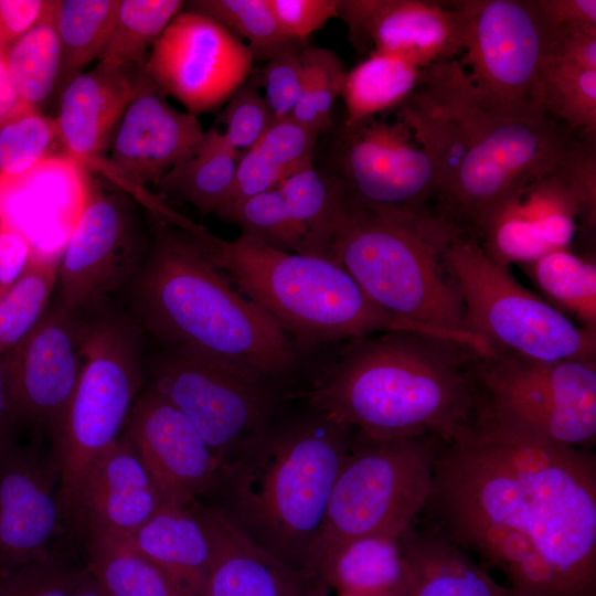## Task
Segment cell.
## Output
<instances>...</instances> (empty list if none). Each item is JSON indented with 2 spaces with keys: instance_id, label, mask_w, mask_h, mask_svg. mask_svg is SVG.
Segmentation results:
<instances>
[{
  "instance_id": "83f0119b",
  "label": "cell",
  "mask_w": 596,
  "mask_h": 596,
  "mask_svg": "<svg viewBox=\"0 0 596 596\" xmlns=\"http://www.w3.org/2000/svg\"><path fill=\"white\" fill-rule=\"evenodd\" d=\"M400 542L411 566L400 596H514L472 556L433 530L414 524Z\"/></svg>"
},
{
  "instance_id": "ac0fdd59",
  "label": "cell",
  "mask_w": 596,
  "mask_h": 596,
  "mask_svg": "<svg viewBox=\"0 0 596 596\" xmlns=\"http://www.w3.org/2000/svg\"><path fill=\"white\" fill-rule=\"evenodd\" d=\"M136 199L89 192L58 264L60 304L76 312L132 280L150 238Z\"/></svg>"
},
{
  "instance_id": "f546056e",
  "label": "cell",
  "mask_w": 596,
  "mask_h": 596,
  "mask_svg": "<svg viewBox=\"0 0 596 596\" xmlns=\"http://www.w3.org/2000/svg\"><path fill=\"white\" fill-rule=\"evenodd\" d=\"M243 152L233 148L213 126L155 187L159 198L174 195L200 213H215L225 201Z\"/></svg>"
},
{
  "instance_id": "7dc6e473",
  "label": "cell",
  "mask_w": 596,
  "mask_h": 596,
  "mask_svg": "<svg viewBox=\"0 0 596 596\" xmlns=\"http://www.w3.org/2000/svg\"><path fill=\"white\" fill-rule=\"evenodd\" d=\"M273 120L289 117L302 88L304 64L299 53H289L267 61L256 71Z\"/></svg>"
},
{
  "instance_id": "7bdbcfd3",
  "label": "cell",
  "mask_w": 596,
  "mask_h": 596,
  "mask_svg": "<svg viewBox=\"0 0 596 596\" xmlns=\"http://www.w3.org/2000/svg\"><path fill=\"white\" fill-rule=\"evenodd\" d=\"M300 57L302 88L289 117L319 135L332 124V109L341 95L345 71L338 55L328 49L306 47Z\"/></svg>"
},
{
  "instance_id": "603a6c76",
  "label": "cell",
  "mask_w": 596,
  "mask_h": 596,
  "mask_svg": "<svg viewBox=\"0 0 596 596\" xmlns=\"http://www.w3.org/2000/svg\"><path fill=\"white\" fill-rule=\"evenodd\" d=\"M124 433L89 464L70 501L66 520L85 539H124L166 505Z\"/></svg>"
},
{
  "instance_id": "52a82bcc",
  "label": "cell",
  "mask_w": 596,
  "mask_h": 596,
  "mask_svg": "<svg viewBox=\"0 0 596 596\" xmlns=\"http://www.w3.org/2000/svg\"><path fill=\"white\" fill-rule=\"evenodd\" d=\"M200 237L235 287L298 344L395 330L439 336L380 308L333 258L280 251L245 233L228 241L205 227Z\"/></svg>"
},
{
  "instance_id": "6f0895ef",
  "label": "cell",
  "mask_w": 596,
  "mask_h": 596,
  "mask_svg": "<svg viewBox=\"0 0 596 596\" xmlns=\"http://www.w3.org/2000/svg\"><path fill=\"white\" fill-rule=\"evenodd\" d=\"M71 596H111L91 574L76 586Z\"/></svg>"
},
{
  "instance_id": "ee69618b",
  "label": "cell",
  "mask_w": 596,
  "mask_h": 596,
  "mask_svg": "<svg viewBox=\"0 0 596 596\" xmlns=\"http://www.w3.org/2000/svg\"><path fill=\"white\" fill-rule=\"evenodd\" d=\"M87 566L57 550L51 556L0 576V596H71Z\"/></svg>"
},
{
  "instance_id": "f35d334b",
  "label": "cell",
  "mask_w": 596,
  "mask_h": 596,
  "mask_svg": "<svg viewBox=\"0 0 596 596\" xmlns=\"http://www.w3.org/2000/svg\"><path fill=\"white\" fill-rule=\"evenodd\" d=\"M60 259L32 253L22 275L0 299V355L22 341L44 317Z\"/></svg>"
},
{
  "instance_id": "d590c367",
  "label": "cell",
  "mask_w": 596,
  "mask_h": 596,
  "mask_svg": "<svg viewBox=\"0 0 596 596\" xmlns=\"http://www.w3.org/2000/svg\"><path fill=\"white\" fill-rule=\"evenodd\" d=\"M184 7L180 0H119L109 41L98 63L145 68L148 53Z\"/></svg>"
},
{
  "instance_id": "d4e9b609",
  "label": "cell",
  "mask_w": 596,
  "mask_h": 596,
  "mask_svg": "<svg viewBox=\"0 0 596 596\" xmlns=\"http://www.w3.org/2000/svg\"><path fill=\"white\" fill-rule=\"evenodd\" d=\"M84 172L65 155L55 156L1 188L0 198L15 196L20 206L2 228L22 234L35 255L61 257L91 192Z\"/></svg>"
},
{
  "instance_id": "ba28073f",
  "label": "cell",
  "mask_w": 596,
  "mask_h": 596,
  "mask_svg": "<svg viewBox=\"0 0 596 596\" xmlns=\"http://www.w3.org/2000/svg\"><path fill=\"white\" fill-rule=\"evenodd\" d=\"M476 437L589 448L596 440V360L542 361L493 351L477 366Z\"/></svg>"
},
{
  "instance_id": "7c38bea8",
  "label": "cell",
  "mask_w": 596,
  "mask_h": 596,
  "mask_svg": "<svg viewBox=\"0 0 596 596\" xmlns=\"http://www.w3.org/2000/svg\"><path fill=\"white\" fill-rule=\"evenodd\" d=\"M596 221V136H581L550 171L514 187L468 232L497 263L528 265L570 249Z\"/></svg>"
},
{
  "instance_id": "680465c9",
  "label": "cell",
  "mask_w": 596,
  "mask_h": 596,
  "mask_svg": "<svg viewBox=\"0 0 596 596\" xmlns=\"http://www.w3.org/2000/svg\"><path fill=\"white\" fill-rule=\"evenodd\" d=\"M301 596H323L321 594H316L315 592H306L305 594H302Z\"/></svg>"
},
{
  "instance_id": "6da1fadb",
  "label": "cell",
  "mask_w": 596,
  "mask_h": 596,
  "mask_svg": "<svg viewBox=\"0 0 596 596\" xmlns=\"http://www.w3.org/2000/svg\"><path fill=\"white\" fill-rule=\"evenodd\" d=\"M422 526L499 571L514 596H596L589 448L441 441Z\"/></svg>"
},
{
  "instance_id": "7a4b0ae2",
  "label": "cell",
  "mask_w": 596,
  "mask_h": 596,
  "mask_svg": "<svg viewBox=\"0 0 596 596\" xmlns=\"http://www.w3.org/2000/svg\"><path fill=\"white\" fill-rule=\"evenodd\" d=\"M396 110L433 162L436 213L464 232L514 187L550 171L582 136L549 116L490 108L458 60L424 68Z\"/></svg>"
},
{
  "instance_id": "2e32d148",
  "label": "cell",
  "mask_w": 596,
  "mask_h": 596,
  "mask_svg": "<svg viewBox=\"0 0 596 596\" xmlns=\"http://www.w3.org/2000/svg\"><path fill=\"white\" fill-rule=\"evenodd\" d=\"M253 63L245 43L223 24L182 10L151 46L145 72L160 94L198 116L224 105L253 73Z\"/></svg>"
},
{
  "instance_id": "7402d4cb",
  "label": "cell",
  "mask_w": 596,
  "mask_h": 596,
  "mask_svg": "<svg viewBox=\"0 0 596 596\" xmlns=\"http://www.w3.org/2000/svg\"><path fill=\"white\" fill-rule=\"evenodd\" d=\"M203 132L198 116L175 109L150 85L126 108L98 172L134 196L156 187Z\"/></svg>"
},
{
  "instance_id": "836d02e7",
  "label": "cell",
  "mask_w": 596,
  "mask_h": 596,
  "mask_svg": "<svg viewBox=\"0 0 596 596\" xmlns=\"http://www.w3.org/2000/svg\"><path fill=\"white\" fill-rule=\"evenodd\" d=\"M55 1L50 0L41 20L6 55L14 94L23 104L36 109L61 76L62 49L54 24Z\"/></svg>"
},
{
  "instance_id": "9c48e42d",
  "label": "cell",
  "mask_w": 596,
  "mask_h": 596,
  "mask_svg": "<svg viewBox=\"0 0 596 596\" xmlns=\"http://www.w3.org/2000/svg\"><path fill=\"white\" fill-rule=\"evenodd\" d=\"M441 441L432 435L375 439L354 430L317 550L318 581L321 565L344 544L368 536L398 539L415 524Z\"/></svg>"
},
{
  "instance_id": "4dcf8cb0",
  "label": "cell",
  "mask_w": 596,
  "mask_h": 596,
  "mask_svg": "<svg viewBox=\"0 0 596 596\" xmlns=\"http://www.w3.org/2000/svg\"><path fill=\"white\" fill-rule=\"evenodd\" d=\"M423 70L396 55L371 51L368 58L345 72L343 128L396 109L417 87Z\"/></svg>"
},
{
  "instance_id": "74e56055",
  "label": "cell",
  "mask_w": 596,
  "mask_h": 596,
  "mask_svg": "<svg viewBox=\"0 0 596 596\" xmlns=\"http://www.w3.org/2000/svg\"><path fill=\"white\" fill-rule=\"evenodd\" d=\"M276 188L304 227L310 253L330 257L333 224L345 194L340 179L324 177L311 167L283 179Z\"/></svg>"
},
{
  "instance_id": "c3c4849f",
  "label": "cell",
  "mask_w": 596,
  "mask_h": 596,
  "mask_svg": "<svg viewBox=\"0 0 596 596\" xmlns=\"http://www.w3.org/2000/svg\"><path fill=\"white\" fill-rule=\"evenodd\" d=\"M268 3L284 34L305 44L313 32L339 14V0H268Z\"/></svg>"
},
{
  "instance_id": "60d3db41",
  "label": "cell",
  "mask_w": 596,
  "mask_h": 596,
  "mask_svg": "<svg viewBox=\"0 0 596 596\" xmlns=\"http://www.w3.org/2000/svg\"><path fill=\"white\" fill-rule=\"evenodd\" d=\"M541 110L572 131L596 136V70L546 62Z\"/></svg>"
},
{
  "instance_id": "d6a6232c",
  "label": "cell",
  "mask_w": 596,
  "mask_h": 596,
  "mask_svg": "<svg viewBox=\"0 0 596 596\" xmlns=\"http://www.w3.org/2000/svg\"><path fill=\"white\" fill-rule=\"evenodd\" d=\"M550 305L571 313L596 332V263L594 255L570 249L550 252L523 266Z\"/></svg>"
},
{
  "instance_id": "9a60e30c",
  "label": "cell",
  "mask_w": 596,
  "mask_h": 596,
  "mask_svg": "<svg viewBox=\"0 0 596 596\" xmlns=\"http://www.w3.org/2000/svg\"><path fill=\"white\" fill-rule=\"evenodd\" d=\"M337 160L338 178L358 204L383 213L437 214L433 162L400 118L372 117L343 128Z\"/></svg>"
},
{
  "instance_id": "30bf717a",
  "label": "cell",
  "mask_w": 596,
  "mask_h": 596,
  "mask_svg": "<svg viewBox=\"0 0 596 596\" xmlns=\"http://www.w3.org/2000/svg\"><path fill=\"white\" fill-rule=\"evenodd\" d=\"M444 259L469 331L492 350L542 361L596 360V332L521 286L469 233L451 235Z\"/></svg>"
},
{
  "instance_id": "8992f818",
  "label": "cell",
  "mask_w": 596,
  "mask_h": 596,
  "mask_svg": "<svg viewBox=\"0 0 596 596\" xmlns=\"http://www.w3.org/2000/svg\"><path fill=\"white\" fill-rule=\"evenodd\" d=\"M458 230L438 214L366 209L345 191L329 256L383 310L491 353L494 350L469 331L464 302L444 259Z\"/></svg>"
},
{
  "instance_id": "4316f807",
  "label": "cell",
  "mask_w": 596,
  "mask_h": 596,
  "mask_svg": "<svg viewBox=\"0 0 596 596\" xmlns=\"http://www.w3.org/2000/svg\"><path fill=\"white\" fill-rule=\"evenodd\" d=\"M117 541L159 565L192 596H204L211 542L190 504H166L132 534Z\"/></svg>"
},
{
  "instance_id": "1f68e13d",
  "label": "cell",
  "mask_w": 596,
  "mask_h": 596,
  "mask_svg": "<svg viewBox=\"0 0 596 596\" xmlns=\"http://www.w3.org/2000/svg\"><path fill=\"white\" fill-rule=\"evenodd\" d=\"M87 570L111 596H192L166 571L127 544L86 539Z\"/></svg>"
},
{
  "instance_id": "8d00e7d4",
  "label": "cell",
  "mask_w": 596,
  "mask_h": 596,
  "mask_svg": "<svg viewBox=\"0 0 596 596\" xmlns=\"http://www.w3.org/2000/svg\"><path fill=\"white\" fill-rule=\"evenodd\" d=\"M183 10L206 15L245 40L254 61L267 62L307 47L284 34L268 0H193L184 1Z\"/></svg>"
},
{
  "instance_id": "db71d44e",
  "label": "cell",
  "mask_w": 596,
  "mask_h": 596,
  "mask_svg": "<svg viewBox=\"0 0 596 596\" xmlns=\"http://www.w3.org/2000/svg\"><path fill=\"white\" fill-rule=\"evenodd\" d=\"M552 29L570 24L596 25L595 0H538Z\"/></svg>"
},
{
  "instance_id": "277c9868",
  "label": "cell",
  "mask_w": 596,
  "mask_h": 596,
  "mask_svg": "<svg viewBox=\"0 0 596 596\" xmlns=\"http://www.w3.org/2000/svg\"><path fill=\"white\" fill-rule=\"evenodd\" d=\"M203 227L155 219L131 280L139 321L168 348H190L269 379L280 376L296 361V343L212 260L200 237Z\"/></svg>"
},
{
  "instance_id": "11a10c76",
  "label": "cell",
  "mask_w": 596,
  "mask_h": 596,
  "mask_svg": "<svg viewBox=\"0 0 596 596\" xmlns=\"http://www.w3.org/2000/svg\"><path fill=\"white\" fill-rule=\"evenodd\" d=\"M29 109L32 107L23 104L14 94L8 77L6 57L0 52V126Z\"/></svg>"
},
{
  "instance_id": "ffe728a7",
  "label": "cell",
  "mask_w": 596,
  "mask_h": 596,
  "mask_svg": "<svg viewBox=\"0 0 596 596\" xmlns=\"http://www.w3.org/2000/svg\"><path fill=\"white\" fill-rule=\"evenodd\" d=\"M124 433L167 504L188 507L214 492L220 462L192 422L150 386L136 397Z\"/></svg>"
},
{
  "instance_id": "bcb514c9",
  "label": "cell",
  "mask_w": 596,
  "mask_h": 596,
  "mask_svg": "<svg viewBox=\"0 0 596 596\" xmlns=\"http://www.w3.org/2000/svg\"><path fill=\"white\" fill-rule=\"evenodd\" d=\"M318 134L291 117L273 120L257 146L287 178L312 167Z\"/></svg>"
},
{
  "instance_id": "484cf974",
  "label": "cell",
  "mask_w": 596,
  "mask_h": 596,
  "mask_svg": "<svg viewBox=\"0 0 596 596\" xmlns=\"http://www.w3.org/2000/svg\"><path fill=\"white\" fill-rule=\"evenodd\" d=\"M211 542L204 596H301L316 579L296 572L256 544L213 505L190 504Z\"/></svg>"
},
{
  "instance_id": "f5cc1de1",
  "label": "cell",
  "mask_w": 596,
  "mask_h": 596,
  "mask_svg": "<svg viewBox=\"0 0 596 596\" xmlns=\"http://www.w3.org/2000/svg\"><path fill=\"white\" fill-rule=\"evenodd\" d=\"M32 256V247L17 231L0 230V299L24 272Z\"/></svg>"
},
{
  "instance_id": "5bb4252c",
  "label": "cell",
  "mask_w": 596,
  "mask_h": 596,
  "mask_svg": "<svg viewBox=\"0 0 596 596\" xmlns=\"http://www.w3.org/2000/svg\"><path fill=\"white\" fill-rule=\"evenodd\" d=\"M464 19L458 60L481 99L515 117H545L541 84L553 29L538 0H457Z\"/></svg>"
},
{
  "instance_id": "e0dca14e",
  "label": "cell",
  "mask_w": 596,
  "mask_h": 596,
  "mask_svg": "<svg viewBox=\"0 0 596 596\" xmlns=\"http://www.w3.org/2000/svg\"><path fill=\"white\" fill-rule=\"evenodd\" d=\"M83 324L60 302L17 345L0 355L17 432L33 441L57 435L81 370Z\"/></svg>"
},
{
  "instance_id": "4fadbf2b",
  "label": "cell",
  "mask_w": 596,
  "mask_h": 596,
  "mask_svg": "<svg viewBox=\"0 0 596 596\" xmlns=\"http://www.w3.org/2000/svg\"><path fill=\"white\" fill-rule=\"evenodd\" d=\"M269 380L242 364L172 347L156 360L148 386L192 422L222 468L273 425Z\"/></svg>"
},
{
  "instance_id": "5b68a950",
  "label": "cell",
  "mask_w": 596,
  "mask_h": 596,
  "mask_svg": "<svg viewBox=\"0 0 596 596\" xmlns=\"http://www.w3.org/2000/svg\"><path fill=\"white\" fill-rule=\"evenodd\" d=\"M316 412L273 424L222 467L213 507L285 565L318 581L317 550L354 429Z\"/></svg>"
},
{
  "instance_id": "f907efd6",
  "label": "cell",
  "mask_w": 596,
  "mask_h": 596,
  "mask_svg": "<svg viewBox=\"0 0 596 596\" xmlns=\"http://www.w3.org/2000/svg\"><path fill=\"white\" fill-rule=\"evenodd\" d=\"M547 61L596 70V25L570 24L553 29Z\"/></svg>"
},
{
  "instance_id": "8fae6325",
  "label": "cell",
  "mask_w": 596,
  "mask_h": 596,
  "mask_svg": "<svg viewBox=\"0 0 596 596\" xmlns=\"http://www.w3.org/2000/svg\"><path fill=\"white\" fill-rule=\"evenodd\" d=\"M142 381L141 336L132 320L108 316L84 324L78 380L63 424L51 441L61 475L65 520L87 467L119 437Z\"/></svg>"
},
{
  "instance_id": "d6986e66",
  "label": "cell",
  "mask_w": 596,
  "mask_h": 596,
  "mask_svg": "<svg viewBox=\"0 0 596 596\" xmlns=\"http://www.w3.org/2000/svg\"><path fill=\"white\" fill-rule=\"evenodd\" d=\"M66 522L51 448L13 440L0 449V576L51 556Z\"/></svg>"
},
{
  "instance_id": "ab89813d",
  "label": "cell",
  "mask_w": 596,
  "mask_h": 596,
  "mask_svg": "<svg viewBox=\"0 0 596 596\" xmlns=\"http://www.w3.org/2000/svg\"><path fill=\"white\" fill-rule=\"evenodd\" d=\"M214 214L277 249L311 254L304 227L291 216L277 188L225 202Z\"/></svg>"
},
{
  "instance_id": "816d5d0a",
  "label": "cell",
  "mask_w": 596,
  "mask_h": 596,
  "mask_svg": "<svg viewBox=\"0 0 596 596\" xmlns=\"http://www.w3.org/2000/svg\"><path fill=\"white\" fill-rule=\"evenodd\" d=\"M50 0H0V52L9 49L43 17Z\"/></svg>"
},
{
  "instance_id": "b9f144b4",
  "label": "cell",
  "mask_w": 596,
  "mask_h": 596,
  "mask_svg": "<svg viewBox=\"0 0 596 596\" xmlns=\"http://www.w3.org/2000/svg\"><path fill=\"white\" fill-rule=\"evenodd\" d=\"M64 155L55 118L29 109L0 126V189Z\"/></svg>"
},
{
  "instance_id": "f6af8a7d",
  "label": "cell",
  "mask_w": 596,
  "mask_h": 596,
  "mask_svg": "<svg viewBox=\"0 0 596 596\" xmlns=\"http://www.w3.org/2000/svg\"><path fill=\"white\" fill-rule=\"evenodd\" d=\"M226 141L244 152L254 147L273 123V116L260 93L256 72L230 97L220 116Z\"/></svg>"
},
{
  "instance_id": "e575fe53",
  "label": "cell",
  "mask_w": 596,
  "mask_h": 596,
  "mask_svg": "<svg viewBox=\"0 0 596 596\" xmlns=\"http://www.w3.org/2000/svg\"><path fill=\"white\" fill-rule=\"evenodd\" d=\"M119 0H56L54 24L62 49V81L66 83L92 61L99 60L109 41Z\"/></svg>"
},
{
  "instance_id": "681fc988",
  "label": "cell",
  "mask_w": 596,
  "mask_h": 596,
  "mask_svg": "<svg viewBox=\"0 0 596 596\" xmlns=\"http://www.w3.org/2000/svg\"><path fill=\"white\" fill-rule=\"evenodd\" d=\"M283 179L280 169L254 146L242 153L232 188L223 203L272 190Z\"/></svg>"
},
{
  "instance_id": "9f6ffc18",
  "label": "cell",
  "mask_w": 596,
  "mask_h": 596,
  "mask_svg": "<svg viewBox=\"0 0 596 596\" xmlns=\"http://www.w3.org/2000/svg\"><path fill=\"white\" fill-rule=\"evenodd\" d=\"M18 432L15 429L3 381V375L0 365V449L7 444L15 440Z\"/></svg>"
},
{
  "instance_id": "f1b7e54d",
  "label": "cell",
  "mask_w": 596,
  "mask_h": 596,
  "mask_svg": "<svg viewBox=\"0 0 596 596\" xmlns=\"http://www.w3.org/2000/svg\"><path fill=\"white\" fill-rule=\"evenodd\" d=\"M318 577L339 596H400L411 566L400 538L368 536L338 549L321 565Z\"/></svg>"
},
{
  "instance_id": "44dd1931",
  "label": "cell",
  "mask_w": 596,
  "mask_h": 596,
  "mask_svg": "<svg viewBox=\"0 0 596 596\" xmlns=\"http://www.w3.org/2000/svg\"><path fill=\"white\" fill-rule=\"evenodd\" d=\"M338 18L356 49L396 55L419 68L462 53L464 19L455 1L339 0Z\"/></svg>"
},
{
  "instance_id": "cb8c5ba5",
  "label": "cell",
  "mask_w": 596,
  "mask_h": 596,
  "mask_svg": "<svg viewBox=\"0 0 596 596\" xmlns=\"http://www.w3.org/2000/svg\"><path fill=\"white\" fill-rule=\"evenodd\" d=\"M150 85L145 68L102 63L67 81L55 118L64 155L84 170L98 171L126 108Z\"/></svg>"
},
{
  "instance_id": "3957f363",
  "label": "cell",
  "mask_w": 596,
  "mask_h": 596,
  "mask_svg": "<svg viewBox=\"0 0 596 596\" xmlns=\"http://www.w3.org/2000/svg\"><path fill=\"white\" fill-rule=\"evenodd\" d=\"M477 347L416 331L349 340L305 393L315 409L375 439L432 435L445 443L475 437Z\"/></svg>"
}]
</instances>
